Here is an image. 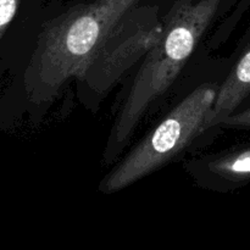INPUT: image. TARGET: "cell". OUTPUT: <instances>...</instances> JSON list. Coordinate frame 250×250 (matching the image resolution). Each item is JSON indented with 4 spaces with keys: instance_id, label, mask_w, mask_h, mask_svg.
<instances>
[{
    "instance_id": "1",
    "label": "cell",
    "mask_w": 250,
    "mask_h": 250,
    "mask_svg": "<svg viewBox=\"0 0 250 250\" xmlns=\"http://www.w3.org/2000/svg\"><path fill=\"white\" fill-rule=\"evenodd\" d=\"M142 1L90 0L44 23L22 73L28 103L44 104L80 80L107 37Z\"/></svg>"
},
{
    "instance_id": "2",
    "label": "cell",
    "mask_w": 250,
    "mask_h": 250,
    "mask_svg": "<svg viewBox=\"0 0 250 250\" xmlns=\"http://www.w3.org/2000/svg\"><path fill=\"white\" fill-rule=\"evenodd\" d=\"M224 0H176L163 19V34L144 56L115 120L104 150L112 164L133 136L149 107L172 85L197 48Z\"/></svg>"
},
{
    "instance_id": "3",
    "label": "cell",
    "mask_w": 250,
    "mask_h": 250,
    "mask_svg": "<svg viewBox=\"0 0 250 250\" xmlns=\"http://www.w3.org/2000/svg\"><path fill=\"white\" fill-rule=\"evenodd\" d=\"M219 85L195 88L146 133L102 180L99 190L117 193L160 170L211 131Z\"/></svg>"
},
{
    "instance_id": "4",
    "label": "cell",
    "mask_w": 250,
    "mask_h": 250,
    "mask_svg": "<svg viewBox=\"0 0 250 250\" xmlns=\"http://www.w3.org/2000/svg\"><path fill=\"white\" fill-rule=\"evenodd\" d=\"M158 7L138 5L107 37L88 67L76 81L81 100L95 104L136 62L144 59L163 34Z\"/></svg>"
},
{
    "instance_id": "5",
    "label": "cell",
    "mask_w": 250,
    "mask_h": 250,
    "mask_svg": "<svg viewBox=\"0 0 250 250\" xmlns=\"http://www.w3.org/2000/svg\"><path fill=\"white\" fill-rule=\"evenodd\" d=\"M199 187L229 193L250 183V142L216 154L192 159L185 165Z\"/></svg>"
},
{
    "instance_id": "6",
    "label": "cell",
    "mask_w": 250,
    "mask_h": 250,
    "mask_svg": "<svg viewBox=\"0 0 250 250\" xmlns=\"http://www.w3.org/2000/svg\"><path fill=\"white\" fill-rule=\"evenodd\" d=\"M248 100H250V34L225 81L219 85L214 107L215 126H219V122L224 117L236 111Z\"/></svg>"
},
{
    "instance_id": "7",
    "label": "cell",
    "mask_w": 250,
    "mask_h": 250,
    "mask_svg": "<svg viewBox=\"0 0 250 250\" xmlns=\"http://www.w3.org/2000/svg\"><path fill=\"white\" fill-rule=\"evenodd\" d=\"M219 127L236 129H250V103L242 105L239 109L224 117L219 122Z\"/></svg>"
},
{
    "instance_id": "8",
    "label": "cell",
    "mask_w": 250,
    "mask_h": 250,
    "mask_svg": "<svg viewBox=\"0 0 250 250\" xmlns=\"http://www.w3.org/2000/svg\"><path fill=\"white\" fill-rule=\"evenodd\" d=\"M22 0H0V42L14 22Z\"/></svg>"
}]
</instances>
